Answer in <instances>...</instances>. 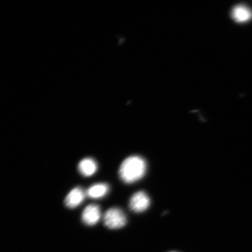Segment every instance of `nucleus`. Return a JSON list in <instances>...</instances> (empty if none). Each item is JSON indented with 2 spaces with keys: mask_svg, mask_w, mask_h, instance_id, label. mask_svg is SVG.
I'll return each instance as SVG.
<instances>
[{
  "mask_svg": "<svg viewBox=\"0 0 252 252\" xmlns=\"http://www.w3.org/2000/svg\"><path fill=\"white\" fill-rule=\"evenodd\" d=\"M146 169V162L143 158L131 156L126 158L120 167V178L126 184H132L143 177Z\"/></svg>",
  "mask_w": 252,
  "mask_h": 252,
  "instance_id": "nucleus-1",
  "label": "nucleus"
},
{
  "mask_svg": "<svg viewBox=\"0 0 252 252\" xmlns=\"http://www.w3.org/2000/svg\"><path fill=\"white\" fill-rule=\"evenodd\" d=\"M103 221L110 229H119L126 224L127 219L125 214L119 208H111L104 214Z\"/></svg>",
  "mask_w": 252,
  "mask_h": 252,
  "instance_id": "nucleus-2",
  "label": "nucleus"
},
{
  "mask_svg": "<svg viewBox=\"0 0 252 252\" xmlns=\"http://www.w3.org/2000/svg\"><path fill=\"white\" fill-rule=\"evenodd\" d=\"M150 204L149 196L144 191H140L132 196L129 206L134 212L141 213L146 211L149 207Z\"/></svg>",
  "mask_w": 252,
  "mask_h": 252,
  "instance_id": "nucleus-3",
  "label": "nucleus"
},
{
  "mask_svg": "<svg viewBox=\"0 0 252 252\" xmlns=\"http://www.w3.org/2000/svg\"><path fill=\"white\" fill-rule=\"evenodd\" d=\"M100 216L101 213L99 207L97 205L90 204L84 210L81 219L85 224L93 226L99 221Z\"/></svg>",
  "mask_w": 252,
  "mask_h": 252,
  "instance_id": "nucleus-4",
  "label": "nucleus"
},
{
  "mask_svg": "<svg viewBox=\"0 0 252 252\" xmlns=\"http://www.w3.org/2000/svg\"><path fill=\"white\" fill-rule=\"evenodd\" d=\"M86 196V193L83 189L80 187L75 188L72 189L65 197V206L69 209H74L83 202Z\"/></svg>",
  "mask_w": 252,
  "mask_h": 252,
  "instance_id": "nucleus-5",
  "label": "nucleus"
},
{
  "mask_svg": "<svg viewBox=\"0 0 252 252\" xmlns=\"http://www.w3.org/2000/svg\"><path fill=\"white\" fill-rule=\"evenodd\" d=\"M231 15L236 23H244L252 18V12L247 6L239 5L233 8Z\"/></svg>",
  "mask_w": 252,
  "mask_h": 252,
  "instance_id": "nucleus-6",
  "label": "nucleus"
},
{
  "mask_svg": "<svg viewBox=\"0 0 252 252\" xmlns=\"http://www.w3.org/2000/svg\"><path fill=\"white\" fill-rule=\"evenodd\" d=\"M78 171L85 177H90L95 173L97 169V165L95 160L91 158H86L82 159L79 163Z\"/></svg>",
  "mask_w": 252,
  "mask_h": 252,
  "instance_id": "nucleus-7",
  "label": "nucleus"
},
{
  "mask_svg": "<svg viewBox=\"0 0 252 252\" xmlns=\"http://www.w3.org/2000/svg\"><path fill=\"white\" fill-rule=\"evenodd\" d=\"M109 189V186L106 184H97L88 189L86 194L88 197L96 199L106 196Z\"/></svg>",
  "mask_w": 252,
  "mask_h": 252,
  "instance_id": "nucleus-8",
  "label": "nucleus"
},
{
  "mask_svg": "<svg viewBox=\"0 0 252 252\" xmlns=\"http://www.w3.org/2000/svg\"></svg>",
  "mask_w": 252,
  "mask_h": 252,
  "instance_id": "nucleus-9",
  "label": "nucleus"
}]
</instances>
